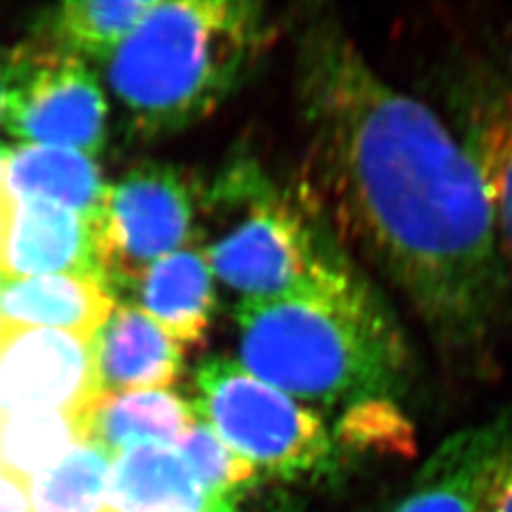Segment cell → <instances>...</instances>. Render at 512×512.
<instances>
[{"label": "cell", "mask_w": 512, "mask_h": 512, "mask_svg": "<svg viewBox=\"0 0 512 512\" xmlns=\"http://www.w3.org/2000/svg\"><path fill=\"white\" fill-rule=\"evenodd\" d=\"M297 69L303 199L395 288L448 363L487 370L512 276L453 126L387 82L329 13L303 26Z\"/></svg>", "instance_id": "cell-1"}, {"label": "cell", "mask_w": 512, "mask_h": 512, "mask_svg": "<svg viewBox=\"0 0 512 512\" xmlns=\"http://www.w3.org/2000/svg\"><path fill=\"white\" fill-rule=\"evenodd\" d=\"M239 363L303 404L393 402L410 382V350L391 308L363 274L235 310Z\"/></svg>", "instance_id": "cell-2"}, {"label": "cell", "mask_w": 512, "mask_h": 512, "mask_svg": "<svg viewBox=\"0 0 512 512\" xmlns=\"http://www.w3.org/2000/svg\"><path fill=\"white\" fill-rule=\"evenodd\" d=\"M269 35L252 3H154L107 58V82L137 131H180L227 99Z\"/></svg>", "instance_id": "cell-3"}, {"label": "cell", "mask_w": 512, "mask_h": 512, "mask_svg": "<svg viewBox=\"0 0 512 512\" xmlns=\"http://www.w3.org/2000/svg\"><path fill=\"white\" fill-rule=\"evenodd\" d=\"M242 214L205 259L242 299H278L327 288L361 274L314 207L280 192L256 167H237L218 186Z\"/></svg>", "instance_id": "cell-4"}, {"label": "cell", "mask_w": 512, "mask_h": 512, "mask_svg": "<svg viewBox=\"0 0 512 512\" xmlns=\"http://www.w3.org/2000/svg\"><path fill=\"white\" fill-rule=\"evenodd\" d=\"M195 384L199 419L256 470L295 480L327 476L338 466L340 444L323 416L239 361H203Z\"/></svg>", "instance_id": "cell-5"}, {"label": "cell", "mask_w": 512, "mask_h": 512, "mask_svg": "<svg viewBox=\"0 0 512 512\" xmlns=\"http://www.w3.org/2000/svg\"><path fill=\"white\" fill-rule=\"evenodd\" d=\"M195 207L178 171L146 165L109 188L96 222L103 282L126 288L143 269L178 252L192 237Z\"/></svg>", "instance_id": "cell-6"}, {"label": "cell", "mask_w": 512, "mask_h": 512, "mask_svg": "<svg viewBox=\"0 0 512 512\" xmlns=\"http://www.w3.org/2000/svg\"><path fill=\"white\" fill-rule=\"evenodd\" d=\"M3 122L11 135L35 146L94 154L105 143L107 103L77 56L22 50Z\"/></svg>", "instance_id": "cell-7"}, {"label": "cell", "mask_w": 512, "mask_h": 512, "mask_svg": "<svg viewBox=\"0 0 512 512\" xmlns=\"http://www.w3.org/2000/svg\"><path fill=\"white\" fill-rule=\"evenodd\" d=\"M451 111L512 276V52H495L466 67L451 88Z\"/></svg>", "instance_id": "cell-8"}, {"label": "cell", "mask_w": 512, "mask_h": 512, "mask_svg": "<svg viewBox=\"0 0 512 512\" xmlns=\"http://www.w3.org/2000/svg\"><path fill=\"white\" fill-rule=\"evenodd\" d=\"M99 393L92 338L0 323V410L79 416Z\"/></svg>", "instance_id": "cell-9"}, {"label": "cell", "mask_w": 512, "mask_h": 512, "mask_svg": "<svg viewBox=\"0 0 512 512\" xmlns=\"http://www.w3.org/2000/svg\"><path fill=\"white\" fill-rule=\"evenodd\" d=\"M510 448L512 412L457 431L429 455L391 512H493Z\"/></svg>", "instance_id": "cell-10"}, {"label": "cell", "mask_w": 512, "mask_h": 512, "mask_svg": "<svg viewBox=\"0 0 512 512\" xmlns=\"http://www.w3.org/2000/svg\"><path fill=\"white\" fill-rule=\"evenodd\" d=\"M60 274L103 282L96 222L54 203L11 201L0 192V280Z\"/></svg>", "instance_id": "cell-11"}, {"label": "cell", "mask_w": 512, "mask_h": 512, "mask_svg": "<svg viewBox=\"0 0 512 512\" xmlns=\"http://www.w3.org/2000/svg\"><path fill=\"white\" fill-rule=\"evenodd\" d=\"M92 357L101 393L160 391L182 372L180 344L128 303L92 335Z\"/></svg>", "instance_id": "cell-12"}, {"label": "cell", "mask_w": 512, "mask_h": 512, "mask_svg": "<svg viewBox=\"0 0 512 512\" xmlns=\"http://www.w3.org/2000/svg\"><path fill=\"white\" fill-rule=\"evenodd\" d=\"M175 342H199L216 312L212 267L203 250H178L148 265L126 288Z\"/></svg>", "instance_id": "cell-13"}, {"label": "cell", "mask_w": 512, "mask_h": 512, "mask_svg": "<svg viewBox=\"0 0 512 512\" xmlns=\"http://www.w3.org/2000/svg\"><path fill=\"white\" fill-rule=\"evenodd\" d=\"M199 419L186 399L169 391L99 393L79 414L82 442L114 459L137 446H175Z\"/></svg>", "instance_id": "cell-14"}, {"label": "cell", "mask_w": 512, "mask_h": 512, "mask_svg": "<svg viewBox=\"0 0 512 512\" xmlns=\"http://www.w3.org/2000/svg\"><path fill=\"white\" fill-rule=\"evenodd\" d=\"M0 192L11 201H47L99 222L109 186L90 154L28 143L9 150Z\"/></svg>", "instance_id": "cell-15"}, {"label": "cell", "mask_w": 512, "mask_h": 512, "mask_svg": "<svg viewBox=\"0 0 512 512\" xmlns=\"http://www.w3.org/2000/svg\"><path fill=\"white\" fill-rule=\"evenodd\" d=\"M116 301L109 288L84 276H37L0 280V323L45 327L92 338Z\"/></svg>", "instance_id": "cell-16"}, {"label": "cell", "mask_w": 512, "mask_h": 512, "mask_svg": "<svg viewBox=\"0 0 512 512\" xmlns=\"http://www.w3.org/2000/svg\"><path fill=\"white\" fill-rule=\"evenodd\" d=\"M101 512H220L175 446H137L114 457Z\"/></svg>", "instance_id": "cell-17"}, {"label": "cell", "mask_w": 512, "mask_h": 512, "mask_svg": "<svg viewBox=\"0 0 512 512\" xmlns=\"http://www.w3.org/2000/svg\"><path fill=\"white\" fill-rule=\"evenodd\" d=\"M82 442L79 416L54 410L0 412V470L26 483Z\"/></svg>", "instance_id": "cell-18"}, {"label": "cell", "mask_w": 512, "mask_h": 512, "mask_svg": "<svg viewBox=\"0 0 512 512\" xmlns=\"http://www.w3.org/2000/svg\"><path fill=\"white\" fill-rule=\"evenodd\" d=\"M111 459L101 446L77 442L56 466L26 480L32 512H101Z\"/></svg>", "instance_id": "cell-19"}, {"label": "cell", "mask_w": 512, "mask_h": 512, "mask_svg": "<svg viewBox=\"0 0 512 512\" xmlns=\"http://www.w3.org/2000/svg\"><path fill=\"white\" fill-rule=\"evenodd\" d=\"M156 3V0H154ZM150 0H77L54 11L50 35L64 54L109 58L154 7Z\"/></svg>", "instance_id": "cell-20"}, {"label": "cell", "mask_w": 512, "mask_h": 512, "mask_svg": "<svg viewBox=\"0 0 512 512\" xmlns=\"http://www.w3.org/2000/svg\"><path fill=\"white\" fill-rule=\"evenodd\" d=\"M175 448L214 506L220 512H239V502L256 483L259 470L224 444L201 419L184 431Z\"/></svg>", "instance_id": "cell-21"}, {"label": "cell", "mask_w": 512, "mask_h": 512, "mask_svg": "<svg viewBox=\"0 0 512 512\" xmlns=\"http://www.w3.org/2000/svg\"><path fill=\"white\" fill-rule=\"evenodd\" d=\"M0 512H32L26 483L0 470Z\"/></svg>", "instance_id": "cell-22"}, {"label": "cell", "mask_w": 512, "mask_h": 512, "mask_svg": "<svg viewBox=\"0 0 512 512\" xmlns=\"http://www.w3.org/2000/svg\"><path fill=\"white\" fill-rule=\"evenodd\" d=\"M20 58H22V50L0 52V120L5 118L9 94L20 73Z\"/></svg>", "instance_id": "cell-23"}, {"label": "cell", "mask_w": 512, "mask_h": 512, "mask_svg": "<svg viewBox=\"0 0 512 512\" xmlns=\"http://www.w3.org/2000/svg\"><path fill=\"white\" fill-rule=\"evenodd\" d=\"M493 512H512V448L506 455L493 493Z\"/></svg>", "instance_id": "cell-24"}, {"label": "cell", "mask_w": 512, "mask_h": 512, "mask_svg": "<svg viewBox=\"0 0 512 512\" xmlns=\"http://www.w3.org/2000/svg\"><path fill=\"white\" fill-rule=\"evenodd\" d=\"M269 512H299V510H297V506H295L293 502H286V500H284V502L276 504Z\"/></svg>", "instance_id": "cell-25"}, {"label": "cell", "mask_w": 512, "mask_h": 512, "mask_svg": "<svg viewBox=\"0 0 512 512\" xmlns=\"http://www.w3.org/2000/svg\"><path fill=\"white\" fill-rule=\"evenodd\" d=\"M7 154H9V150L3 146V143H0V180H3V171H5V160H7Z\"/></svg>", "instance_id": "cell-26"}, {"label": "cell", "mask_w": 512, "mask_h": 512, "mask_svg": "<svg viewBox=\"0 0 512 512\" xmlns=\"http://www.w3.org/2000/svg\"><path fill=\"white\" fill-rule=\"evenodd\" d=\"M0 412H3V410H0Z\"/></svg>", "instance_id": "cell-27"}]
</instances>
